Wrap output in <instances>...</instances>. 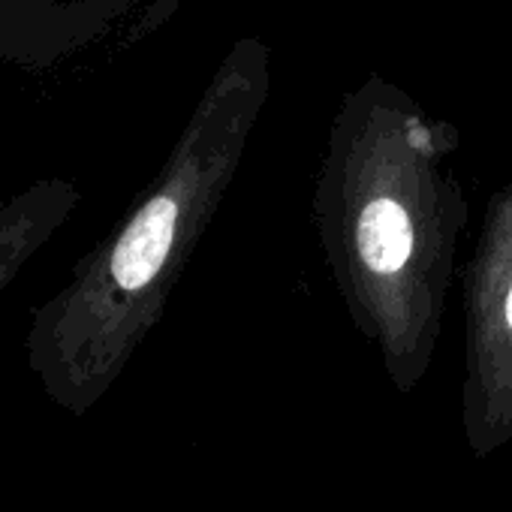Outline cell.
<instances>
[{"mask_svg":"<svg viewBox=\"0 0 512 512\" xmlns=\"http://www.w3.org/2000/svg\"><path fill=\"white\" fill-rule=\"evenodd\" d=\"M67 193L43 187L0 208V296L61 223Z\"/></svg>","mask_w":512,"mask_h":512,"instance_id":"cell-3","label":"cell"},{"mask_svg":"<svg viewBox=\"0 0 512 512\" xmlns=\"http://www.w3.org/2000/svg\"><path fill=\"white\" fill-rule=\"evenodd\" d=\"M269 82V49L241 40L199 97L142 202L37 314L31 365L58 404H91L163 308L244 160Z\"/></svg>","mask_w":512,"mask_h":512,"instance_id":"cell-1","label":"cell"},{"mask_svg":"<svg viewBox=\"0 0 512 512\" xmlns=\"http://www.w3.org/2000/svg\"><path fill=\"white\" fill-rule=\"evenodd\" d=\"M320 223L338 281L386 326L425 314L452 278L464 196L437 127L377 82L335 121Z\"/></svg>","mask_w":512,"mask_h":512,"instance_id":"cell-2","label":"cell"}]
</instances>
